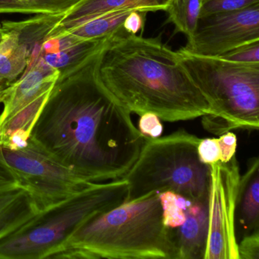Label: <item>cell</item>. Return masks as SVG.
<instances>
[{"label":"cell","mask_w":259,"mask_h":259,"mask_svg":"<svg viewBox=\"0 0 259 259\" xmlns=\"http://www.w3.org/2000/svg\"><path fill=\"white\" fill-rule=\"evenodd\" d=\"M104 48L73 72L59 76L30 136L95 183L123 179L148 138L98 76Z\"/></svg>","instance_id":"cell-1"},{"label":"cell","mask_w":259,"mask_h":259,"mask_svg":"<svg viewBox=\"0 0 259 259\" xmlns=\"http://www.w3.org/2000/svg\"><path fill=\"white\" fill-rule=\"evenodd\" d=\"M98 76L131 113L157 115L166 122L191 120L215 110L160 38L119 28L101 52Z\"/></svg>","instance_id":"cell-2"},{"label":"cell","mask_w":259,"mask_h":259,"mask_svg":"<svg viewBox=\"0 0 259 259\" xmlns=\"http://www.w3.org/2000/svg\"><path fill=\"white\" fill-rule=\"evenodd\" d=\"M52 259H179L158 192L125 202L81 224Z\"/></svg>","instance_id":"cell-3"},{"label":"cell","mask_w":259,"mask_h":259,"mask_svg":"<svg viewBox=\"0 0 259 259\" xmlns=\"http://www.w3.org/2000/svg\"><path fill=\"white\" fill-rule=\"evenodd\" d=\"M125 179L96 183L81 193L39 212L0 240V259L51 258L86 221L126 202Z\"/></svg>","instance_id":"cell-4"},{"label":"cell","mask_w":259,"mask_h":259,"mask_svg":"<svg viewBox=\"0 0 259 259\" xmlns=\"http://www.w3.org/2000/svg\"><path fill=\"white\" fill-rule=\"evenodd\" d=\"M200 141L184 130L163 137H148L124 177L128 183L126 202L167 191L191 201H207L210 166L200 160Z\"/></svg>","instance_id":"cell-5"},{"label":"cell","mask_w":259,"mask_h":259,"mask_svg":"<svg viewBox=\"0 0 259 259\" xmlns=\"http://www.w3.org/2000/svg\"><path fill=\"white\" fill-rule=\"evenodd\" d=\"M177 58L207 98L224 133L259 127V63H239L180 49Z\"/></svg>","instance_id":"cell-6"},{"label":"cell","mask_w":259,"mask_h":259,"mask_svg":"<svg viewBox=\"0 0 259 259\" xmlns=\"http://www.w3.org/2000/svg\"><path fill=\"white\" fill-rule=\"evenodd\" d=\"M2 151L6 161L31 192L40 211L96 184L59 161L31 138L25 148L16 151L2 148Z\"/></svg>","instance_id":"cell-7"},{"label":"cell","mask_w":259,"mask_h":259,"mask_svg":"<svg viewBox=\"0 0 259 259\" xmlns=\"http://www.w3.org/2000/svg\"><path fill=\"white\" fill-rule=\"evenodd\" d=\"M207 248L204 259H239L236 233V207L239 163L236 155L226 163L209 165Z\"/></svg>","instance_id":"cell-8"},{"label":"cell","mask_w":259,"mask_h":259,"mask_svg":"<svg viewBox=\"0 0 259 259\" xmlns=\"http://www.w3.org/2000/svg\"><path fill=\"white\" fill-rule=\"evenodd\" d=\"M259 40V4L229 13L199 18L192 37L183 51L219 57L250 42Z\"/></svg>","instance_id":"cell-9"},{"label":"cell","mask_w":259,"mask_h":259,"mask_svg":"<svg viewBox=\"0 0 259 259\" xmlns=\"http://www.w3.org/2000/svg\"><path fill=\"white\" fill-rule=\"evenodd\" d=\"M60 71L44 61L41 57L33 61L22 75L6 89L0 113V127L42 94L51 91Z\"/></svg>","instance_id":"cell-10"},{"label":"cell","mask_w":259,"mask_h":259,"mask_svg":"<svg viewBox=\"0 0 259 259\" xmlns=\"http://www.w3.org/2000/svg\"><path fill=\"white\" fill-rule=\"evenodd\" d=\"M185 214L184 223L172 229L179 259H204L208 230L207 200L189 201Z\"/></svg>","instance_id":"cell-11"},{"label":"cell","mask_w":259,"mask_h":259,"mask_svg":"<svg viewBox=\"0 0 259 259\" xmlns=\"http://www.w3.org/2000/svg\"><path fill=\"white\" fill-rule=\"evenodd\" d=\"M168 0H81L65 14L52 34L62 32L104 13L120 10L165 11Z\"/></svg>","instance_id":"cell-12"},{"label":"cell","mask_w":259,"mask_h":259,"mask_svg":"<svg viewBox=\"0 0 259 259\" xmlns=\"http://www.w3.org/2000/svg\"><path fill=\"white\" fill-rule=\"evenodd\" d=\"M259 231V159H249L239 179L236 207V237Z\"/></svg>","instance_id":"cell-13"},{"label":"cell","mask_w":259,"mask_h":259,"mask_svg":"<svg viewBox=\"0 0 259 259\" xmlns=\"http://www.w3.org/2000/svg\"><path fill=\"white\" fill-rule=\"evenodd\" d=\"M39 212L34 197L26 188L0 195V240L19 230Z\"/></svg>","instance_id":"cell-14"},{"label":"cell","mask_w":259,"mask_h":259,"mask_svg":"<svg viewBox=\"0 0 259 259\" xmlns=\"http://www.w3.org/2000/svg\"><path fill=\"white\" fill-rule=\"evenodd\" d=\"M51 91L42 94L0 127V146L16 151L28 145L34 123L48 101Z\"/></svg>","instance_id":"cell-15"},{"label":"cell","mask_w":259,"mask_h":259,"mask_svg":"<svg viewBox=\"0 0 259 259\" xmlns=\"http://www.w3.org/2000/svg\"><path fill=\"white\" fill-rule=\"evenodd\" d=\"M4 37L0 42V83L9 86L25 72L32 59L33 51L19 40L17 34L1 24Z\"/></svg>","instance_id":"cell-16"},{"label":"cell","mask_w":259,"mask_h":259,"mask_svg":"<svg viewBox=\"0 0 259 259\" xmlns=\"http://www.w3.org/2000/svg\"><path fill=\"white\" fill-rule=\"evenodd\" d=\"M133 11L134 10H125L104 13L86 21L81 25L56 34L65 33L79 40L107 38L122 28L125 18Z\"/></svg>","instance_id":"cell-17"},{"label":"cell","mask_w":259,"mask_h":259,"mask_svg":"<svg viewBox=\"0 0 259 259\" xmlns=\"http://www.w3.org/2000/svg\"><path fill=\"white\" fill-rule=\"evenodd\" d=\"M81 0H0V14H66Z\"/></svg>","instance_id":"cell-18"},{"label":"cell","mask_w":259,"mask_h":259,"mask_svg":"<svg viewBox=\"0 0 259 259\" xmlns=\"http://www.w3.org/2000/svg\"><path fill=\"white\" fill-rule=\"evenodd\" d=\"M201 5L202 0H168L166 22L174 24L176 33L185 34L189 40L196 29Z\"/></svg>","instance_id":"cell-19"},{"label":"cell","mask_w":259,"mask_h":259,"mask_svg":"<svg viewBox=\"0 0 259 259\" xmlns=\"http://www.w3.org/2000/svg\"><path fill=\"white\" fill-rule=\"evenodd\" d=\"M162 207L163 222L166 227L176 229L181 226L186 219L185 210L191 200L172 192H159Z\"/></svg>","instance_id":"cell-20"},{"label":"cell","mask_w":259,"mask_h":259,"mask_svg":"<svg viewBox=\"0 0 259 259\" xmlns=\"http://www.w3.org/2000/svg\"><path fill=\"white\" fill-rule=\"evenodd\" d=\"M259 4V0H202L200 17L229 13Z\"/></svg>","instance_id":"cell-21"},{"label":"cell","mask_w":259,"mask_h":259,"mask_svg":"<svg viewBox=\"0 0 259 259\" xmlns=\"http://www.w3.org/2000/svg\"><path fill=\"white\" fill-rule=\"evenodd\" d=\"M219 57L235 63H259V40L241 45Z\"/></svg>","instance_id":"cell-22"},{"label":"cell","mask_w":259,"mask_h":259,"mask_svg":"<svg viewBox=\"0 0 259 259\" xmlns=\"http://www.w3.org/2000/svg\"><path fill=\"white\" fill-rule=\"evenodd\" d=\"M22 187H25L22 180L6 161L0 146V195Z\"/></svg>","instance_id":"cell-23"},{"label":"cell","mask_w":259,"mask_h":259,"mask_svg":"<svg viewBox=\"0 0 259 259\" xmlns=\"http://www.w3.org/2000/svg\"><path fill=\"white\" fill-rule=\"evenodd\" d=\"M198 154L201 161L205 164L220 162L221 153L218 138L201 139L198 145Z\"/></svg>","instance_id":"cell-24"},{"label":"cell","mask_w":259,"mask_h":259,"mask_svg":"<svg viewBox=\"0 0 259 259\" xmlns=\"http://www.w3.org/2000/svg\"><path fill=\"white\" fill-rule=\"evenodd\" d=\"M239 259H259V231L238 241Z\"/></svg>","instance_id":"cell-25"},{"label":"cell","mask_w":259,"mask_h":259,"mask_svg":"<svg viewBox=\"0 0 259 259\" xmlns=\"http://www.w3.org/2000/svg\"><path fill=\"white\" fill-rule=\"evenodd\" d=\"M139 131L148 137H160L163 133V127L160 119L152 113H145L141 115L139 122Z\"/></svg>","instance_id":"cell-26"},{"label":"cell","mask_w":259,"mask_h":259,"mask_svg":"<svg viewBox=\"0 0 259 259\" xmlns=\"http://www.w3.org/2000/svg\"><path fill=\"white\" fill-rule=\"evenodd\" d=\"M218 142L221 153L220 162H228L236 155L237 148V138L236 135L230 132L224 133L219 136Z\"/></svg>","instance_id":"cell-27"},{"label":"cell","mask_w":259,"mask_h":259,"mask_svg":"<svg viewBox=\"0 0 259 259\" xmlns=\"http://www.w3.org/2000/svg\"><path fill=\"white\" fill-rule=\"evenodd\" d=\"M147 13H148L146 12L138 11V10L131 12L125 18L122 24V28L127 33L137 34L139 31L143 29Z\"/></svg>","instance_id":"cell-28"},{"label":"cell","mask_w":259,"mask_h":259,"mask_svg":"<svg viewBox=\"0 0 259 259\" xmlns=\"http://www.w3.org/2000/svg\"><path fill=\"white\" fill-rule=\"evenodd\" d=\"M7 88V86L4 85L2 83H0V104L2 103L4 96H5L6 89Z\"/></svg>","instance_id":"cell-29"},{"label":"cell","mask_w":259,"mask_h":259,"mask_svg":"<svg viewBox=\"0 0 259 259\" xmlns=\"http://www.w3.org/2000/svg\"><path fill=\"white\" fill-rule=\"evenodd\" d=\"M3 37H4V29H3L2 25L0 24V42L2 40Z\"/></svg>","instance_id":"cell-30"},{"label":"cell","mask_w":259,"mask_h":259,"mask_svg":"<svg viewBox=\"0 0 259 259\" xmlns=\"http://www.w3.org/2000/svg\"></svg>","instance_id":"cell-31"}]
</instances>
